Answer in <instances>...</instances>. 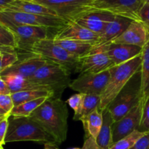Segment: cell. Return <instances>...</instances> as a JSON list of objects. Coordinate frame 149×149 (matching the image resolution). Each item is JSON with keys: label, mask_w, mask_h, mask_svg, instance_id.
<instances>
[{"label": "cell", "mask_w": 149, "mask_h": 149, "mask_svg": "<svg viewBox=\"0 0 149 149\" xmlns=\"http://www.w3.org/2000/svg\"><path fill=\"white\" fill-rule=\"evenodd\" d=\"M99 35L82 27L76 22H69L65 27L55 33L53 39L56 40H77L92 42L95 45Z\"/></svg>", "instance_id": "e0dca14e"}, {"label": "cell", "mask_w": 149, "mask_h": 149, "mask_svg": "<svg viewBox=\"0 0 149 149\" xmlns=\"http://www.w3.org/2000/svg\"><path fill=\"white\" fill-rule=\"evenodd\" d=\"M30 117L51 135L58 145L66 140L68 110L66 103L61 98L47 99Z\"/></svg>", "instance_id": "6da1fadb"}, {"label": "cell", "mask_w": 149, "mask_h": 149, "mask_svg": "<svg viewBox=\"0 0 149 149\" xmlns=\"http://www.w3.org/2000/svg\"><path fill=\"white\" fill-rule=\"evenodd\" d=\"M147 132H140L138 130L134 131L130 135L122 138L120 141L113 143L109 149H130L132 148L134 144Z\"/></svg>", "instance_id": "f546056e"}, {"label": "cell", "mask_w": 149, "mask_h": 149, "mask_svg": "<svg viewBox=\"0 0 149 149\" xmlns=\"http://www.w3.org/2000/svg\"><path fill=\"white\" fill-rule=\"evenodd\" d=\"M1 51L0 50V55H1Z\"/></svg>", "instance_id": "7dc6e473"}, {"label": "cell", "mask_w": 149, "mask_h": 149, "mask_svg": "<svg viewBox=\"0 0 149 149\" xmlns=\"http://www.w3.org/2000/svg\"><path fill=\"white\" fill-rule=\"evenodd\" d=\"M47 61L38 55L31 53L25 58H18V61L0 74L1 77L9 75H17L29 79L39 68L45 65Z\"/></svg>", "instance_id": "5bb4252c"}, {"label": "cell", "mask_w": 149, "mask_h": 149, "mask_svg": "<svg viewBox=\"0 0 149 149\" xmlns=\"http://www.w3.org/2000/svg\"><path fill=\"white\" fill-rule=\"evenodd\" d=\"M17 0H0V11L5 10L12 2Z\"/></svg>", "instance_id": "ab89813d"}, {"label": "cell", "mask_w": 149, "mask_h": 149, "mask_svg": "<svg viewBox=\"0 0 149 149\" xmlns=\"http://www.w3.org/2000/svg\"><path fill=\"white\" fill-rule=\"evenodd\" d=\"M3 79L8 86L11 94L18 92L28 91L35 90H47L46 87L32 82L29 79L17 75H9L2 77ZM50 91V90H49Z\"/></svg>", "instance_id": "7402d4cb"}, {"label": "cell", "mask_w": 149, "mask_h": 149, "mask_svg": "<svg viewBox=\"0 0 149 149\" xmlns=\"http://www.w3.org/2000/svg\"><path fill=\"white\" fill-rule=\"evenodd\" d=\"M10 116V115H0V122L4 120V119H6V118L9 117Z\"/></svg>", "instance_id": "b9f144b4"}, {"label": "cell", "mask_w": 149, "mask_h": 149, "mask_svg": "<svg viewBox=\"0 0 149 149\" xmlns=\"http://www.w3.org/2000/svg\"><path fill=\"white\" fill-rule=\"evenodd\" d=\"M44 149H59L55 144H45Z\"/></svg>", "instance_id": "60d3db41"}, {"label": "cell", "mask_w": 149, "mask_h": 149, "mask_svg": "<svg viewBox=\"0 0 149 149\" xmlns=\"http://www.w3.org/2000/svg\"><path fill=\"white\" fill-rule=\"evenodd\" d=\"M13 99L10 95H0V108L7 113L10 115L12 110L14 108Z\"/></svg>", "instance_id": "836d02e7"}, {"label": "cell", "mask_w": 149, "mask_h": 149, "mask_svg": "<svg viewBox=\"0 0 149 149\" xmlns=\"http://www.w3.org/2000/svg\"><path fill=\"white\" fill-rule=\"evenodd\" d=\"M142 2L143 4H149V0H142Z\"/></svg>", "instance_id": "ee69618b"}, {"label": "cell", "mask_w": 149, "mask_h": 149, "mask_svg": "<svg viewBox=\"0 0 149 149\" xmlns=\"http://www.w3.org/2000/svg\"><path fill=\"white\" fill-rule=\"evenodd\" d=\"M84 95H85V94H83V93L74 94L72 96H71L69 98H68V100L65 101V103H68L70 107L74 110V118H73L74 120L79 121Z\"/></svg>", "instance_id": "1f68e13d"}, {"label": "cell", "mask_w": 149, "mask_h": 149, "mask_svg": "<svg viewBox=\"0 0 149 149\" xmlns=\"http://www.w3.org/2000/svg\"><path fill=\"white\" fill-rule=\"evenodd\" d=\"M0 149H4V148H3L2 146H1V145H0Z\"/></svg>", "instance_id": "f6af8a7d"}, {"label": "cell", "mask_w": 149, "mask_h": 149, "mask_svg": "<svg viewBox=\"0 0 149 149\" xmlns=\"http://www.w3.org/2000/svg\"><path fill=\"white\" fill-rule=\"evenodd\" d=\"M56 45L69 52L71 55L80 58L91 52L95 47V44L92 42H81L77 40H56L53 39Z\"/></svg>", "instance_id": "603a6c76"}, {"label": "cell", "mask_w": 149, "mask_h": 149, "mask_svg": "<svg viewBox=\"0 0 149 149\" xmlns=\"http://www.w3.org/2000/svg\"><path fill=\"white\" fill-rule=\"evenodd\" d=\"M142 54L120 65L110 68L111 76L109 82L100 95L98 110L103 112L110 105L131 78L141 71Z\"/></svg>", "instance_id": "3957f363"}, {"label": "cell", "mask_w": 149, "mask_h": 149, "mask_svg": "<svg viewBox=\"0 0 149 149\" xmlns=\"http://www.w3.org/2000/svg\"><path fill=\"white\" fill-rule=\"evenodd\" d=\"M100 104V96L95 95H85L83 102L82 109H81V115L79 121L82 118L85 117L96 109H99Z\"/></svg>", "instance_id": "f1b7e54d"}, {"label": "cell", "mask_w": 149, "mask_h": 149, "mask_svg": "<svg viewBox=\"0 0 149 149\" xmlns=\"http://www.w3.org/2000/svg\"><path fill=\"white\" fill-rule=\"evenodd\" d=\"M85 132V138L92 136L96 140L103 125V112L96 109L81 119Z\"/></svg>", "instance_id": "cb8c5ba5"}, {"label": "cell", "mask_w": 149, "mask_h": 149, "mask_svg": "<svg viewBox=\"0 0 149 149\" xmlns=\"http://www.w3.org/2000/svg\"><path fill=\"white\" fill-rule=\"evenodd\" d=\"M141 71L130 79L107 109L113 122L120 120L141 100Z\"/></svg>", "instance_id": "5b68a950"}, {"label": "cell", "mask_w": 149, "mask_h": 149, "mask_svg": "<svg viewBox=\"0 0 149 149\" xmlns=\"http://www.w3.org/2000/svg\"><path fill=\"white\" fill-rule=\"evenodd\" d=\"M143 4L142 0H95L92 12H104L140 22L138 13Z\"/></svg>", "instance_id": "30bf717a"}, {"label": "cell", "mask_w": 149, "mask_h": 149, "mask_svg": "<svg viewBox=\"0 0 149 149\" xmlns=\"http://www.w3.org/2000/svg\"><path fill=\"white\" fill-rule=\"evenodd\" d=\"M110 76V69L98 74H79L71 81L69 87L79 93L100 96L109 82Z\"/></svg>", "instance_id": "8fae6325"}, {"label": "cell", "mask_w": 149, "mask_h": 149, "mask_svg": "<svg viewBox=\"0 0 149 149\" xmlns=\"http://www.w3.org/2000/svg\"><path fill=\"white\" fill-rule=\"evenodd\" d=\"M81 149H102L97 145L96 140L92 136L85 138L84 145Z\"/></svg>", "instance_id": "74e56055"}, {"label": "cell", "mask_w": 149, "mask_h": 149, "mask_svg": "<svg viewBox=\"0 0 149 149\" xmlns=\"http://www.w3.org/2000/svg\"><path fill=\"white\" fill-rule=\"evenodd\" d=\"M48 98L49 97H41L14 106L10 115L14 116H23V117L30 116L31 114Z\"/></svg>", "instance_id": "4316f807"}, {"label": "cell", "mask_w": 149, "mask_h": 149, "mask_svg": "<svg viewBox=\"0 0 149 149\" xmlns=\"http://www.w3.org/2000/svg\"><path fill=\"white\" fill-rule=\"evenodd\" d=\"M18 61V54L15 49L1 51L0 55V74Z\"/></svg>", "instance_id": "4dcf8cb0"}, {"label": "cell", "mask_w": 149, "mask_h": 149, "mask_svg": "<svg viewBox=\"0 0 149 149\" xmlns=\"http://www.w3.org/2000/svg\"><path fill=\"white\" fill-rule=\"evenodd\" d=\"M14 106H18L26 102L36 100L41 97H53L52 91L47 90H35L18 92L11 94Z\"/></svg>", "instance_id": "484cf974"}, {"label": "cell", "mask_w": 149, "mask_h": 149, "mask_svg": "<svg viewBox=\"0 0 149 149\" xmlns=\"http://www.w3.org/2000/svg\"><path fill=\"white\" fill-rule=\"evenodd\" d=\"M4 10L20 12L29 14L46 16H58L55 11L51 9L34 2L31 0H17L12 2ZM59 17V16H58Z\"/></svg>", "instance_id": "ffe728a7"}, {"label": "cell", "mask_w": 149, "mask_h": 149, "mask_svg": "<svg viewBox=\"0 0 149 149\" xmlns=\"http://www.w3.org/2000/svg\"><path fill=\"white\" fill-rule=\"evenodd\" d=\"M45 6L56 13L60 17L74 22L91 13L95 0H31Z\"/></svg>", "instance_id": "52a82bcc"}, {"label": "cell", "mask_w": 149, "mask_h": 149, "mask_svg": "<svg viewBox=\"0 0 149 149\" xmlns=\"http://www.w3.org/2000/svg\"><path fill=\"white\" fill-rule=\"evenodd\" d=\"M138 130L143 132H149V97L143 104L141 125Z\"/></svg>", "instance_id": "d6a6232c"}, {"label": "cell", "mask_w": 149, "mask_h": 149, "mask_svg": "<svg viewBox=\"0 0 149 149\" xmlns=\"http://www.w3.org/2000/svg\"><path fill=\"white\" fill-rule=\"evenodd\" d=\"M0 20H5L19 25L41 26L59 31L69 22L58 16H46L29 14L12 10L0 11Z\"/></svg>", "instance_id": "9c48e42d"}, {"label": "cell", "mask_w": 149, "mask_h": 149, "mask_svg": "<svg viewBox=\"0 0 149 149\" xmlns=\"http://www.w3.org/2000/svg\"><path fill=\"white\" fill-rule=\"evenodd\" d=\"M0 115H10V114H8V113H6V112L4 111L3 109H1V108H0Z\"/></svg>", "instance_id": "7bdbcfd3"}, {"label": "cell", "mask_w": 149, "mask_h": 149, "mask_svg": "<svg viewBox=\"0 0 149 149\" xmlns=\"http://www.w3.org/2000/svg\"><path fill=\"white\" fill-rule=\"evenodd\" d=\"M130 149H149V132L140 138Z\"/></svg>", "instance_id": "d590c367"}, {"label": "cell", "mask_w": 149, "mask_h": 149, "mask_svg": "<svg viewBox=\"0 0 149 149\" xmlns=\"http://www.w3.org/2000/svg\"><path fill=\"white\" fill-rule=\"evenodd\" d=\"M0 23L8 28L17 39V48L28 52L29 48L34 43L46 39H53V36L49 35L51 31L57 33L58 31L49 29L41 26L19 25L11 23L5 20H0Z\"/></svg>", "instance_id": "ba28073f"}, {"label": "cell", "mask_w": 149, "mask_h": 149, "mask_svg": "<svg viewBox=\"0 0 149 149\" xmlns=\"http://www.w3.org/2000/svg\"><path fill=\"white\" fill-rule=\"evenodd\" d=\"M28 52L39 55L49 62L63 65L71 71H75L79 61V58L56 45L53 39H42L36 42L29 48Z\"/></svg>", "instance_id": "8992f818"}, {"label": "cell", "mask_w": 149, "mask_h": 149, "mask_svg": "<svg viewBox=\"0 0 149 149\" xmlns=\"http://www.w3.org/2000/svg\"><path fill=\"white\" fill-rule=\"evenodd\" d=\"M115 15L104 12L94 11L87 13L75 21L82 27L100 35L110 22L114 19Z\"/></svg>", "instance_id": "ac0fdd59"}, {"label": "cell", "mask_w": 149, "mask_h": 149, "mask_svg": "<svg viewBox=\"0 0 149 149\" xmlns=\"http://www.w3.org/2000/svg\"><path fill=\"white\" fill-rule=\"evenodd\" d=\"M132 20L120 16H115L114 19L109 23L103 31L99 35V39L94 47L110 43L120 36L128 28Z\"/></svg>", "instance_id": "d6986e66"}, {"label": "cell", "mask_w": 149, "mask_h": 149, "mask_svg": "<svg viewBox=\"0 0 149 149\" xmlns=\"http://www.w3.org/2000/svg\"><path fill=\"white\" fill-rule=\"evenodd\" d=\"M8 118H6L0 122V145L3 146L5 143V137L8 128Z\"/></svg>", "instance_id": "8d00e7d4"}, {"label": "cell", "mask_w": 149, "mask_h": 149, "mask_svg": "<svg viewBox=\"0 0 149 149\" xmlns=\"http://www.w3.org/2000/svg\"><path fill=\"white\" fill-rule=\"evenodd\" d=\"M141 81V100L144 103L149 97V40L143 47Z\"/></svg>", "instance_id": "d4e9b609"}, {"label": "cell", "mask_w": 149, "mask_h": 149, "mask_svg": "<svg viewBox=\"0 0 149 149\" xmlns=\"http://www.w3.org/2000/svg\"><path fill=\"white\" fill-rule=\"evenodd\" d=\"M115 64L100 47H94L91 52L79 58L75 72L79 74H98L109 70Z\"/></svg>", "instance_id": "7c38bea8"}, {"label": "cell", "mask_w": 149, "mask_h": 149, "mask_svg": "<svg viewBox=\"0 0 149 149\" xmlns=\"http://www.w3.org/2000/svg\"><path fill=\"white\" fill-rule=\"evenodd\" d=\"M70 149H81V148H70Z\"/></svg>", "instance_id": "bcb514c9"}, {"label": "cell", "mask_w": 149, "mask_h": 149, "mask_svg": "<svg viewBox=\"0 0 149 149\" xmlns=\"http://www.w3.org/2000/svg\"><path fill=\"white\" fill-rule=\"evenodd\" d=\"M17 48V39L14 33L4 25L0 23V50L15 49Z\"/></svg>", "instance_id": "83f0119b"}, {"label": "cell", "mask_w": 149, "mask_h": 149, "mask_svg": "<svg viewBox=\"0 0 149 149\" xmlns=\"http://www.w3.org/2000/svg\"><path fill=\"white\" fill-rule=\"evenodd\" d=\"M143 104V102L141 100L136 106L128 112L120 120L113 122L112 125L113 143L130 135L134 131L138 130L141 125Z\"/></svg>", "instance_id": "4fadbf2b"}, {"label": "cell", "mask_w": 149, "mask_h": 149, "mask_svg": "<svg viewBox=\"0 0 149 149\" xmlns=\"http://www.w3.org/2000/svg\"><path fill=\"white\" fill-rule=\"evenodd\" d=\"M71 73L65 67L47 61L29 79L52 91L53 97L61 98L64 90L69 87L71 82Z\"/></svg>", "instance_id": "277c9868"}, {"label": "cell", "mask_w": 149, "mask_h": 149, "mask_svg": "<svg viewBox=\"0 0 149 149\" xmlns=\"http://www.w3.org/2000/svg\"><path fill=\"white\" fill-rule=\"evenodd\" d=\"M96 47L101 48L115 65H120L141 55L143 50L141 47L113 43H108Z\"/></svg>", "instance_id": "9a60e30c"}, {"label": "cell", "mask_w": 149, "mask_h": 149, "mask_svg": "<svg viewBox=\"0 0 149 149\" xmlns=\"http://www.w3.org/2000/svg\"><path fill=\"white\" fill-rule=\"evenodd\" d=\"M113 122L109 109H106L103 111V125L98 136L96 138L97 145L102 149H109L113 144L112 136V125Z\"/></svg>", "instance_id": "44dd1931"}, {"label": "cell", "mask_w": 149, "mask_h": 149, "mask_svg": "<svg viewBox=\"0 0 149 149\" xmlns=\"http://www.w3.org/2000/svg\"><path fill=\"white\" fill-rule=\"evenodd\" d=\"M5 143L18 141H33L44 144H55V140L30 116H14L8 118V128Z\"/></svg>", "instance_id": "7a4b0ae2"}, {"label": "cell", "mask_w": 149, "mask_h": 149, "mask_svg": "<svg viewBox=\"0 0 149 149\" xmlns=\"http://www.w3.org/2000/svg\"><path fill=\"white\" fill-rule=\"evenodd\" d=\"M10 90L2 77L0 76V95H10Z\"/></svg>", "instance_id": "f35d334b"}, {"label": "cell", "mask_w": 149, "mask_h": 149, "mask_svg": "<svg viewBox=\"0 0 149 149\" xmlns=\"http://www.w3.org/2000/svg\"><path fill=\"white\" fill-rule=\"evenodd\" d=\"M140 22L144 25L149 33V4H143L138 13Z\"/></svg>", "instance_id": "e575fe53"}, {"label": "cell", "mask_w": 149, "mask_h": 149, "mask_svg": "<svg viewBox=\"0 0 149 149\" xmlns=\"http://www.w3.org/2000/svg\"><path fill=\"white\" fill-rule=\"evenodd\" d=\"M149 40V33L141 22L132 20L127 29L110 43L135 45L143 47Z\"/></svg>", "instance_id": "2e32d148"}]
</instances>
